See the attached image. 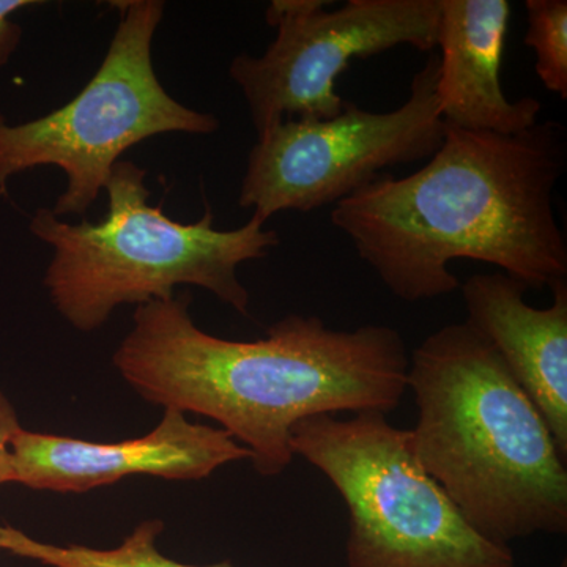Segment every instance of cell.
<instances>
[{
    "label": "cell",
    "instance_id": "obj_1",
    "mask_svg": "<svg viewBox=\"0 0 567 567\" xmlns=\"http://www.w3.org/2000/svg\"><path fill=\"white\" fill-rule=\"evenodd\" d=\"M567 166L565 126L468 132L446 125L416 173L382 174L331 210L358 257L406 303L461 289L450 265H494L525 289L567 281V241L555 189Z\"/></svg>",
    "mask_w": 567,
    "mask_h": 567
},
{
    "label": "cell",
    "instance_id": "obj_3",
    "mask_svg": "<svg viewBox=\"0 0 567 567\" xmlns=\"http://www.w3.org/2000/svg\"><path fill=\"white\" fill-rule=\"evenodd\" d=\"M421 466L481 535L567 532V470L550 429L502 357L468 322L424 339L406 372Z\"/></svg>",
    "mask_w": 567,
    "mask_h": 567
},
{
    "label": "cell",
    "instance_id": "obj_9",
    "mask_svg": "<svg viewBox=\"0 0 567 567\" xmlns=\"http://www.w3.org/2000/svg\"><path fill=\"white\" fill-rule=\"evenodd\" d=\"M14 483L35 491L84 494L128 476L205 480L251 453L221 427L193 424L164 409L163 420L140 439L95 443L21 429L11 443Z\"/></svg>",
    "mask_w": 567,
    "mask_h": 567
},
{
    "label": "cell",
    "instance_id": "obj_10",
    "mask_svg": "<svg viewBox=\"0 0 567 567\" xmlns=\"http://www.w3.org/2000/svg\"><path fill=\"white\" fill-rule=\"evenodd\" d=\"M468 319L486 338L544 416L567 457V281L554 303L535 308L525 287L505 274L473 275L461 284Z\"/></svg>",
    "mask_w": 567,
    "mask_h": 567
},
{
    "label": "cell",
    "instance_id": "obj_2",
    "mask_svg": "<svg viewBox=\"0 0 567 567\" xmlns=\"http://www.w3.org/2000/svg\"><path fill=\"white\" fill-rule=\"evenodd\" d=\"M188 293L137 306L114 365L145 401L221 424L260 476L292 464L295 425L341 412L390 415L406 390L404 339L385 324L331 330L287 316L252 342L205 333Z\"/></svg>",
    "mask_w": 567,
    "mask_h": 567
},
{
    "label": "cell",
    "instance_id": "obj_5",
    "mask_svg": "<svg viewBox=\"0 0 567 567\" xmlns=\"http://www.w3.org/2000/svg\"><path fill=\"white\" fill-rule=\"evenodd\" d=\"M290 446L330 480L349 511L347 567H516L425 473L410 431L383 413L308 417Z\"/></svg>",
    "mask_w": 567,
    "mask_h": 567
},
{
    "label": "cell",
    "instance_id": "obj_8",
    "mask_svg": "<svg viewBox=\"0 0 567 567\" xmlns=\"http://www.w3.org/2000/svg\"><path fill=\"white\" fill-rule=\"evenodd\" d=\"M274 0L265 20L276 39L262 55L238 54L229 74L244 93L257 136L286 118H331L344 110L339 76L357 59L398 47H436L440 0Z\"/></svg>",
    "mask_w": 567,
    "mask_h": 567
},
{
    "label": "cell",
    "instance_id": "obj_13",
    "mask_svg": "<svg viewBox=\"0 0 567 567\" xmlns=\"http://www.w3.org/2000/svg\"><path fill=\"white\" fill-rule=\"evenodd\" d=\"M525 44L535 52L537 78L547 91L567 99V2L527 0Z\"/></svg>",
    "mask_w": 567,
    "mask_h": 567
},
{
    "label": "cell",
    "instance_id": "obj_14",
    "mask_svg": "<svg viewBox=\"0 0 567 567\" xmlns=\"http://www.w3.org/2000/svg\"><path fill=\"white\" fill-rule=\"evenodd\" d=\"M17 410L6 394L0 391V486L14 483L13 443L14 436L21 431Z\"/></svg>",
    "mask_w": 567,
    "mask_h": 567
},
{
    "label": "cell",
    "instance_id": "obj_6",
    "mask_svg": "<svg viewBox=\"0 0 567 567\" xmlns=\"http://www.w3.org/2000/svg\"><path fill=\"white\" fill-rule=\"evenodd\" d=\"M102 65L69 104L44 117L10 125L0 114V194L13 175L58 166L66 188L51 212L85 215L121 156L148 137L213 134L219 121L167 93L153 66L152 44L162 24V0H130Z\"/></svg>",
    "mask_w": 567,
    "mask_h": 567
},
{
    "label": "cell",
    "instance_id": "obj_4",
    "mask_svg": "<svg viewBox=\"0 0 567 567\" xmlns=\"http://www.w3.org/2000/svg\"><path fill=\"white\" fill-rule=\"evenodd\" d=\"M147 171L115 164L104 186L102 221H62L39 208L29 229L52 249L43 284L59 315L76 330H99L122 305L173 300L175 287L196 286L238 315H249V292L238 267L264 259L281 240L251 216L234 230L213 227L207 207L197 223L182 224L148 205Z\"/></svg>",
    "mask_w": 567,
    "mask_h": 567
},
{
    "label": "cell",
    "instance_id": "obj_7",
    "mask_svg": "<svg viewBox=\"0 0 567 567\" xmlns=\"http://www.w3.org/2000/svg\"><path fill=\"white\" fill-rule=\"evenodd\" d=\"M439 58L410 82L409 99L390 112L346 102L331 118H286L257 136L238 204L267 223L279 212L336 205L399 164L427 162L445 137L436 99Z\"/></svg>",
    "mask_w": 567,
    "mask_h": 567
},
{
    "label": "cell",
    "instance_id": "obj_15",
    "mask_svg": "<svg viewBox=\"0 0 567 567\" xmlns=\"http://www.w3.org/2000/svg\"><path fill=\"white\" fill-rule=\"evenodd\" d=\"M39 3L33 0H0V66L10 61L22 37L20 24L11 21V17L17 11Z\"/></svg>",
    "mask_w": 567,
    "mask_h": 567
},
{
    "label": "cell",
    "instance_id": "obj_11",
    "mask_svg": "<svg viewBox=\"0 0 567 567\" xmlns=\"http://www.w3.org/2000/svg\"><path fill=\"white\" fill-rule=\"evenodd\" d=\"M511 14L507 0H440L436 99L446 125L511 136L539 122V100L511 102L502 87Z\"/></svg>",
    "mask_w": 567,
    "mask_h": 567
},
{
    "label": "cell",
    "instance_id": "obj_12",
    "mask_svg": "<svg viewBox=\"0 0 567 567\" xmlns=\"http://www.w3.org/2000/svg\"><path fill=\"white\" fill-rule=\"evenodd\" d=\"M162 520H145L115 548L55 546L40 543L11 525L0 524V551L14 557L32 559L50 567H234L229 561L210 566L185 565L164 557L156 547L162 535Z\"/></svg>",
    "mask_w": 567,
    "mask_h": 567
}]
</instances>
